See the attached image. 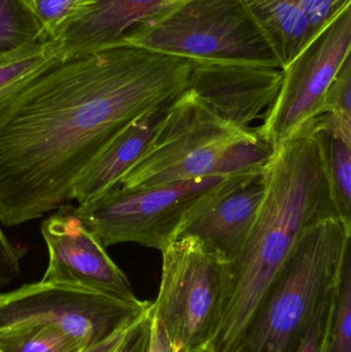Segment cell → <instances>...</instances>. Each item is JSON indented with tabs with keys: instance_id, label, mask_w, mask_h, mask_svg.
Here are the masks:
<instances>
[{
	"instance_id": "obj_21",
	"label": "cell",
	"mask_w": 351,
	"mask_h": 352,
	"mask_svg": "<svg viewBox=\"0 0 351 352\" xmlns=\"http://www.w3.org/2000/svg\"><path fill=\"white\" fill-rule=\"evenodd\" d=\"M321 113L351 120V55L346 58L328 88Z\"/></svg>"
},
{
	"instance_id": "obj_2",
	"label": "cell",
	"mask_w": 351,
	"mask_h": 352,
	"mask_svg": "<svg viewBox=\"0 0 351 352\" xmlns=\"http://www.w3.org/2000/svg\"><path fill=\"white\" fill-rule=\"evenodd\" d=\"M266 192L241 250L223 264L224 291L212 352H233L278 273L313 226L340 219L319 148L300 129L264 168Z\"/></svg>"
},
{
	"instance_id": "obj_10",
	"label": "cell",
	"mask_w": 351,
	"mask_h": 352,
	"mask_svg": "<svg viewBox=\"0 0 351 352\" xmlns=\"http://www.w3.org/2000/svg\"><path fill=\"white\" fill-rule=\"evenodd\" d=\"M49 262L41 281L80 285L120 299L137 300L125 273L94 233L64 204L41 223Z\"/></svg>"
},
{
	"instance_id": "obj_25",
	"label": "cell",
	"mask_w": 351,
	"mask_h": 352,
	"mask_svg": "<svg viewBox=\"0 0 351 352\" xmlns=\"http://www.w3.org/2000/svg\"><path fill=\"white\" fill-rule=\"evenodd\" d=\"M25 254V248L14 245L4 235L0 223V289L20 276L21 260Z\"/></svg>"
},
{
	"instance_id": "obj_8",
	"label": "cell",
	"mask_w": 351,
	"mask_h": 352,
	"mask_svg": "<svg viewBox=\"0 0 351 352\" xmlns=\"http://www.w3.org/2000/svg\"><path fill=\"white\" fill-rule=\"evenodd\" d=\"M162 256V276L158 297L152 302V316L177 352L210 344L222 305V261L195 237L175 240Z\"/></svg>"
},
{
	"instance_id": "obj_20",
	"label": "cell",
	"mask_w": 351,
	"mask_h": 352,
	"mask_svg": "<svg viewBox=\"0 0 351 352\" xmlns=\"http://www.w3.org/2000/svg\"><path fill=\"white\" fill-rule=\"evenodd\" d=\"M82 345L56 329L45 327L0 332V352H84Z\"/></svg>"
},
{
	"instance_id": "obj_26",
	"label": "cell",
	"mask_w": 351,
	"mask_h": 352,
	"mask_svg": "<svg viewBox=\"0 0 351 352\" xmlns=\"http://www.w3.org/2000/svg\"><path fill=\"white\" fill-rule=\"evenodd\" d=\"M150 326L152 307L133 324L119 352H148L150 346Z\"/></svg>"
},
{
	"instance_id": "obj_17",
	"label": "cell",
	"mask_w": 351,
	"mask_h": 352,
	"mask_svg": "<svg viewBox=\"0 0 351 352\" xmlns=\"http://www.w3.org/2000/svg\"><path fill=\"white\" fill-rule=\"evenodd\" d=\"M45 39L32 0H0V62Z\"/></svg>"
},
{
	"instance_id": "obj_3",
	"label": "cell",
	"mask_w": 351,
	"mask_h": 352,
	"mask_svg": "<svg viewBox=\"0 0 351 352\" xmlns=\"http://www.w3.org/2000/svg\"><path fill=\"white\" fill-rule=\"evenodd\" d=\"M273 154L257 128L245 131L230 125L188 89L120 186L139 188L212 176L256 175L264 170Z\"/></svg>"
},
{
	"instance_id": "obj_15",
	"label": "cell",
	"mask_w": 351,
	"mask_h": 352,
	"mask_svg": "<svg viewBox=\"0 0 351 352\" xmlns=\"http://www.w3.org/2000/svg\"><path fill=\"white\" fill-rule=\"evenodd\" d=\"M300 129L317 144L334 206L351 228V120L321 113Z\"/></svg>"
},
{
	"instance_id": "obj_6",
	"label": "cell",
	"mask_w": 351,
	"mask_h": 352,
	"mask_svg": "<svg viewBox=\"0 0 351 352\" xmlns=\"http://www.w3.org/2000/svg\"><path fill=\"white\" fill-rule=\"evenodd\" d=\"M237 177L212 176L139 188L117 186L78 205L76 214L105 248L130 242L162 252L183 226Z\"/></svg>"
},
{
	"instance_id": "obj_9",
	"label": "cell",
	"mask_w": 351,
	"mask_h": 352,
	"mask_svg": "<svg viewBox=\"0 0 351 352\" xmlns=\"http://www.w3.org/2000/svg\"><path fill=\"white\" fill-rule=\"evenodd\" d=\"M350 55L351 6L282 69L278 97L257 128L274 151L321 113L328 88Z\"/></svg>"
},
{
	"instance_id": "obj_27",
	"label": "cell",
	"mask_w": 351,
	"mask_h": 352,
	"mask_svg": "<svg viewBox=\"0 0 351 352\" xmlns=\"http://www.w3.org/2000/svg\"><path fill=\"white\" fill-rule=\"evenodd\" d=\"M148 352H177L171 344L161 322L152 316L150 326V346Z\"/></svg>"
},
{
	"instance_id": "obj_1",
	"label": "cell",
	"mask_w": 351,
	"mask_h": 352,
	"mask_svg": "<svg viewBox=\"0 0 351 352\" xmlns=\"http://www.w3.org/2000/svg\"><path fill=\"white\" fill-rule=\"evenodd\" d=\"M195 61L120 45L56 58L0 107V223L67 204L128 125L190 88Z\"/></svg>"
},
{
	"instance_id": "obj_5",
	"label": "cell",
	"mask_w": 351,
	"mask_h": 352,
	"mask_svg": "<svg viewBox=\"0 0 351 352\" xmlns=\"http://www.w3.org/2000/svg\"><path fill=\"white\" fill-rule=\"evenodd\" d=\"M120 45L194 61L245 62L282 68L241 0H179L142 21Z\"/></svg>"
},
{
	"instance_id": "obj_14",
	"label": "cell",
	"mask_w": 351,
	"mask_h": 352,
	"mask_svg": "<svg viewBox=\"0 0 351 352\" xmlns=\"http://www.w3.org/2000/svg\"><path fill=\"white\" fill-rule=\"evenodd\" d=\"M179 96L165 101L128 125L80 177L72 190L71 200L84 204L120 186L124 176L146 154Z\"/></svg>"
},
{
	"instance_id": "obj_7",
	"label": "cell",
	"mask_w": 351,
	"mask_h": 352,
	"mask_svg": "<svg viewBox=\"0 0 351 352\" xmlns=\"http://www.w3.org/2000/svg\"><path fill=\"white\" fill-rule=\"evenodd\" d=\"M152 304L41 280L0 293V332L31 327L56 329L87 351L133 324Z\"/></svg>"
},
{
	"instance_id": "obj_22",
	"label": "cell",
	"mask_w": 351,
	"mask_h": 352,
	"mask_svg": "<svg viewBox=\"0 0 351 352\" xmlns=\"http://www.w3.org/2000/svg\"><path fill=\"white\" fill-rule=\"evenodd\" d=\"M45 36L52 38L58 30L80 10L82 0H32Z\"/></svg>"
},
{
	"instance_id": "obj_12",
	"label": "cell",
	"mask_w": 351,
	"mask_h": 352,
	"mask_svg": "<svg viewBox=\"0 0 351 352\" xmlns=\"http://www.w3.org/2000/svg\"><path fill=\"white\" fill-rule=\"evenodd\" d=\"M265 192L264 170L235 178L183 226L177 239L197 238L223 264L230 262L245 244Z\"/></svg>"
},
{
	"instance_id": "obj_24",
	"label": "cell",
	"mask_w": 351,
	"mask_h": 352,
	"mask_svg": "<svg viewBox=\"0 0 351 352\" xmlns=\"http://www.w3.org/2000/svg\"><path fill=\"white\" fill-rule=\"evenodd\" d=\"M315 37L346 8L351 0H298Z\"/></svg>"
},
{
	"instance_id": "obj_28",
	"label": "cell",
	"mask_w": 351,
	"mask_h": 352,
	"mask_svg": "<svg viewBox=\"0 0 351 352\" xmlns=\"http://www.w3.org/2000/svg\"><path fill=\"white\" fill-rule=\"evenodd\" d=\"M137 320H136V322H137ZM135 322H134V324H135ZM133 324L127 327V328L122 329V330L113 334V336L109 337L106 340L99 343L98 345L92 347V349H87V351L84 352H119L120 349H121L122 345H123L124 341H125L126 337H127L128 333L131 330Z\"/></svg>"
},
{
	"instance_id": "obj_23",
	"label": "cell",
	"mask_w": 351,
	"mask_h": 352,
	"mask_svg": "<svg viewBox=\"0 0 351 352\" xmlns=\"http://www.w3.org/2000/svg\"><path fill=\"white\" fill-rule=\"evenodd\" d=\"M334 289H335V283L319 304L317 314L301 343L298 352L325 351L326 341H327L332 314H333Z\"/></svg>"
},
{
	"instance_id": "obj_18",
	"label": "cell",
	"mask_w": 351,
	"mask_h": 352,
	"mask_svg": "<svg viewBox=\"0 0 351 352\" xmlns=\"http://www.w3.org/2000/svg\"><path fill=\"white\" fill-rule=\"evenodd\" d=\"M56 58L51 43L45 39L0 62V107Z\"/></svg>"
},
{
	"instance_id": "obj_16",
	"label": "cell",
	"mask_w": 351,
	"mask_h": 352,
	"mask_svg": "<svg viewBox=\"0 0 351 352\" xmlns=\"http://www.w3.org/2000/svg\"><path fill=\"white\" fill-rule=\"evenodd\" d=\"M273 50L282 69L313 39L298 0H241Z\"/></svg>"
},
{
	"instance_id": "obj_4",
	"label": "cell",
	"mask_w": 351,
	"mask_h": 352,
	"mask_svg": "<svg viewBox=\"0 0 351 352\" xmlns=\"http://www.w3.org/2000/svg\"><path fill=\"white\" fill-rule=\"evenodd\" d=\"M351 228L340 219L313 226L297 244L233 352H298L333 287Z\"/></svg>"
},
{
	"instance_id": "obj_29",
	"label": "cell",
	"mask_w": 351,
	"mask_h": 352,
	"mask_svg": "<svg viewBox=\"0 0 351 352\" xmlns=\"http://www.w3.org/2000/svg\"><path fill=\"white\" fill-rule=\"evenodd\" d=\"M179 352H212L210 344L202 345V346L197 347V349H183Z\"/></svg>"
},
{
	"instance_id": "obj_13",
	"label": "cell",
	"mask_w": 351,
	"mask_h": 352,
	"mask_svg": "<svg viewBox=\"0 0 351 352\" xmlns=\"http://www.w3.org/2000/svg\"><path fill=\"white\" fill-rule=\"evenodd\" d=\"M179 0H82L49 38L58 58L117 45L139 23Z\"/></svg>"
},
{
	"instance_id": "obj_11",
	"label": "cell",
	"mask_w": 351,
	"mask_h": 352,
	"mask_svg": "<svg viewBox=\"0 0 351 352\" xmlns=\"http://www.w3.org/2000/svg\"><path fill=\"white\" fill-rule=\"evenodd\" d=\"M282 69L233 61H195L190 90L220 119L240 130L263 118L280 86Z\"/></svg>"
},
{
	"instance_id": "obj_19",
	"label": "cell",
	"mask_w": 351,
	"mask_h": 352,
	"mask_svg": "<svg viewBox=\"0 0 351 352\" xmlns=\"http://www.w3.org/2000/svg\"><path fill=\"white\" fill-rule=\"evenodd\" d=\"M324 352H351V244L336 279L333 314Z\"/></svg>"
}]
</instances>
